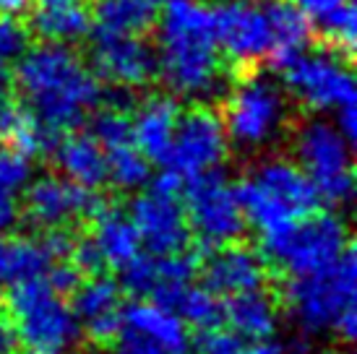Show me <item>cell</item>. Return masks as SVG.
Returning a JSON list of instances; mask_svg holds the SVG:
<instances>
[{
	"label": "cell",
	"mask_w": 357,
	"mask_h": 354,
	"mask_svg": "<svg viewBox=\"0 0 357 354\" xmlns=\"http://www.w3.org/2000/svg\"><path fill=\"white\" fill-rule=\"evenodd\" d=\"M13 91L42 128L66 136L102 102L100 79L60 42H42L16 60Z\"/></svg>",
	"instance_id": "obj_1"
},
{
	"label": "cell",
	"mask_w": 357,
	"mask_h": 354,
	"mask_svg": "<svg viewBox=\"0 0 357 354\" xmlns=\"http://www.w3.org/2000/svg\"><path fill=\"white\" fill-rule=\"evenodd\" d=\"M159 73L169 91L204 99L232 84L214 34V10L199 0H165L159 10Z\"/></svg>",
	"instance_id": "obj_2"
},
{
	"label": "cell",
	"mask_w": 357,
	"mask_h": 354,
	"mask_svg": "<svg viewBox=\"0 0 357 354\" xmlns=\"http://www.w3.org/2000/svg\"><path fill=\"white\" fill-rule=\"evenodd\" d=\"M282 297L303 334L334 331L344 341H352L357 336L355 245H349L334 263L313 274L287 276Z\"/></svg>",
	"instance_id": "obj_3"
},
{
	"label": "cell",
	"mask_w": 357,
	"mask_h": 354,
	"mask_svg": "<svg viewBox=\"0 0 357 354\" xmlns=\"http://www.w3.org/2000/svg\"><path fill=\"white\" fill-rule=\"evenodd\" d=\"M235 187L245 222L258 232H271L318 211V193L292 159H266Z\"/></svg>",
	"instance_id": "obj_4"
},
{
	"label": "cell",
	"mask_w": 357,
	"mask_h": 354,
	"mask_svg": "<svg viewBox=\"0 0 357 354\" xmlns=\"http://www.w3.org/2000/svg\"><path fill=\"white\" fill-rule=\"evenodd\" d=\"M352 237L347 224L328 211H313L271 232H261V247L268 268L284 276L313 274L324 266L334 263L347 247Z\"/></svg>",
	"instance_id": "obj_5"
},
{
	"label": "cell",
	"mask_w": 357,
	"mask_h": 354,
	"mask_svg": "<svg viewBox=\"0 0 357 354\" xmlns=\"http://www.w3.org/2000/svg\"><path fill=\"white\" fill-rule=\"evenodd\" d=\"M8 315L26 354H68L79 344L81 328L68 300L45 276L8 286Z\"/></svg>",
	"instance_id": "obj_6"
},
{
	"label": "cell",
	"mask_w": 357,
	"mask_h": 354,
	"mask_svg": "<svg viewBox=\"0 0 357 354\" xmlns=\"http://www.w3.org/2000/svg\"><path fill=\"white\" fill-rule=\"evenodd\" d=\"M225 136L240 148L266 146L287 128V99L282 88L258 68L232 79L225 107L219 112Z\"/></svg>",
	"instance_id": "obj_7"
},
{
	"label": "cell",
	"mask_w": 357,
	"mask_h": 354,
	"mask_svg": "<svg viewBox=\"0 0 357 354\" xmlns=\"http://www.w3.org/2000/svg\"><path fill=\"white\" fill-rule=\"evenodd\" d=\"M295 157L298 167L307 175L318 193V201L328 206H344L355 193V169L349 144L331 123L305 118L295 125Z\"/></svg>",
	"instance_id": "obj_8"
},
{
	"label": "cell",
	"mask_w": 357,
	"mask_h": 354,
	"mask_svg": "<svg viewBox=\"0 0 357 354\" xmlns=\"http://www.w3.org/2000/svg\"><path fill=\"white\" fill-rule=\"evenodd\" d=\"M180 198H185L190 235L199 237L201 247H217L232 240H243L248 222L235 198V187L222 177L219 169L188 177L183 183Z\"/></svg>",
	"instance_id": "obj_9"
},
{
	"label": "cell",
	"mask_w": 357,
	"mask_h": 354,
	"mask_svg": "<svg viewBox=\"0 0 357 354\" xmlns=\"http://www.w3.org/2000/svg\"><path fill=\"white\" fill-rule=\"evenodd\" d=\"M279 73L289 94L307 109H339L357 102L352 66L324 47L303 49Z\"/></svg>",
	"instance_id": "obj_10"
},
{
	"label": "cell",
	"mask_w": 357,
	"mask_h": 354,
	"mask_svg": "<svg viewBox=\"0 0 357 354\" xmlns=\"http://www.w3.org/2000/svg\"><path fill=\"white\" fill-rule=\"evenodd\" d=\"M188 325L175 310L151 300L123 305L120 325L109 339V354H188Z\"/></svg>",
	"instance_id": "obj_11"
},
{
	"label": "cell",
	"mask_w": 357,
	"mask_h": 354,
	"mask_svg": "<svg viewBox=\"0 0 357 354\" xmlns=\"http://www.w3.org/2000/svg\"><path fill=\"white\" fill-rule=\"evenodd\" d=\"M227 159V136L219 112L211 105L180 109L165 167L175 169L183 180L214 172Z\"/></svg>",
	"instance_id": "obj_12"
},
{
	"label": "cell",
	"mask_w": 357,
	"mask_h": 354,
	"mask_svg": "<svg viewBox=\"0 0 357 354\" xmlns=\"http://www.w3.org/2000/svg\"><path fill=\"white\" fill-rule=\"evenodd\" d=\"M91 73L109 86L139 88L157 79V47L144 34H120L91 26Z\"/></svg>",
	"instance_id": "obj_13"
},
{
	"label": "cell",
	"mask_w": 357,
	"mask_h": 354,
	"mask_svg": "<svg viewBox=\"0 0 357 354\" xmlns=\"http://www.w3.org/2000/svg\"><path fill=\"white\" fill-rule=\"evenodd\" d=\"M214 10V34L225 63L232 68V79L258 68L271 52V31L261 6L253 0L245 3H219Z\"/></svg>",
	"instance_id": "obj_14"
},
{
	"label": "cell",
	"mask_w": 357,
	"mask_h": 354,
	"mask_svg": "<svg viewBox=\"0 0 357 354\" xmlns=\"http://www.w3.org/2000/svg\"><path fill=\"white\" fill-rule=\"evenodd\" d=\"M105 203L97 190L73 183L68 177L47 175L34 180L24 196V214L37 229H70L89 224Z\"/></svg>",
	"instance_id": "obj_15"
},
{
	"label": "cell",
	"mask_w": 357,
	"mask_h": 354,
	"mask_svg": "<svg viewBox=\"0 0 357 354\" xmlns=\"http://www.w3.org/2000/svg\"><path fill=\"white\" fill-rule=\"evenodd\" d=\"M126 211L139 232L141 245L149 247L151 256H169L190 247L193 235L180 196L146 190L144 196L133 198Z\"/></svg>",
	"instance_id": "obj_16"
},
{
	"label": "cell",
	"mask_w": 357,
	"mask_h": 354,
	"mask_svg": "<svg viewBox=\"0 0 357 354\" xmlns=\"http://www.w3.org/2000/svg\"><path fill=\"white\" fill-rule=\"evenodd\" d=\"M199 274L206 289L214 295H238L266 286L271 268L258 253V247L232 240L217 247H201Z\"/></svg>",
	"instance_id": "obj_17"
},
{
	"label": "cell",
	"mask_w": 357,
	"mask_h": 354,
	"mask_svg": "<svg viewBox=\"0 0 357 354\" xmlns=\"http://www.w3.org/2000/svg\"><path fill=\"white\" fill-rule=\"evenodd\" d=\"M73 295V315L79 323L81 334L97 344H107L115 336L123 315V289L115 279L107 274L86 276V282L81 279V284L70 292Z\"/></svg>",
	"instance_id": "obj_18"
},
{
	"label": "cell",
	"mask_w": 357,
	"mask_h": 354,
	"mask_svg": "<svg viewBox=\"0 0 357 354\" xmlns=\"http://www.w3.org/2000/svg\"><path fill=\"white\" fill-rule=\"evenodd\" d=\"M178 115L180 105L169 94H151L136 109V118L130 120V133H133L136 148L149 162H157L165 167Z\"/></svg>",
	"instance_id": "obj_19"
},
{
	"label": "cell",
	"mask_w": 357,
	"mask_h": 354,
	"mask_svg": "<svg viewBox=\"0 0 357 354\" xmlns=\"http://www.w3.org/2000/svg\"><path fill=\"white\" fill-rule=\"evenodd\" d=\"M258 6L264 10L268 31H271V52L266 63L279 70L287 60L310 47V40H313L310 19L292 0H261Z\"/></svg>",
	"instance_id": "obj_20"
},
{
	"label": "cell",
	"mask_w": 357,
	"mask_h": 354,
	"mask_svg": "<svg viewBox=\"0 0 357 354\" xmlns=\"http://www.w3.org/2000/svg\"><path fill=\"white\" fill-rule=\"evenodd\" d=\"M225 323L243 341H266L277 334L279 305L266 289H248L229 295L225 302Z\"/></svg>",
	"instance_id": "obj_21"
},
{
	"label": "cell",
	"mask_w": 357,
	"mask_h": 354,
	"mask_svg": "<svg viewBox=\"0 0 357 354\" xmlns=\"http://www.w3.org/2000/svg\"><path fill=\"white\" fill-rule=\"evenodd\" d=\"M89 229H91L89 235L94 240L97 250H100L102 261L109 268H120V266L128 263L133 256L141 253L139 232H136V226L130 222L128 211H123L118 206H109L107 201L91 217Z\"/></svg>",
	"instance_id": "obj_22"
},
{
	"label": "cell",
	"mask_w": 357,
	"mask_h": 354,
	"mask_svg": "<svg viewBox=\"0 0 357 354\" xmlns=\"http://www.w3.org/2000/svg\"><path fill=\"white\" fill-rule=\"evenodd\" d=\"M52 157L58 159L60 169L73 183L89 190H100L102 185H107V157L91 133H79V130L66 133L58 141Z\"/></svg>",
	"instance_id": "obj_23"
},
{
	"label": "cell",
	"mask_w": 357,
	"mask_h": 354,
	"mask_svg": "<svg viewBox=\"0 0 357 354\" xmlns=\"http://www.w3.org/2000/svg\"><path fill=\"white\" fill-rule=\"evenodd\" d=\"M31 37L40 42H73L86 37L91 29V13L86 0H66L52 6H34L26 24Z\"/></svg>",
	"instance_id": "obj_24"
},
{
	"label": "cell",
	"mask_w": 357,
	"mask_h": 354,
	"mask_svg": "<svg viewBox=\"0 0 357 354\" xmlns=\"http://www.w3.org/2000/svg\"><path fill=\"white\" fill-rule=\"evenodd\" d=\"M165 0H91V26L120 34H149Z\"/></svg>",
	"instance_id": "obj_25"
},
{
	"label": "cell",
	"mask_w": 357,
	"mask_h": 354,
	"mask_svg": "<svg viewBox=\"0 0 357 354\" xmlns=\"http://www.w3.org/2000/svg\"><path fill=\"white\" fill-rule=\"evenodd\" d=\"M50 256L40 240L29 237H0V286H13L26 279H37L50 271Z\"/></svg>",
	"instance_id": "obj_26"
},
{
	"label": "cell",
	"mask_w": 357,
	"mask_h": 354,
	"mask_svg": "<svg viewBox=\"0 0 357 354\" xmlns=\"http://www.w3.org/2000/svg\"><path fill=\"white\" fill-rule=\"evenodd\" d=\"M169 310H175L183 323L193 325L199 331L217 328L225 323V302L219 300V295H214L204 284L196 286L193 282L188 286H183V292L175 297Z\"/></svg>",
	"instance_id": "obj_27"
},
{
	"label": "cell",
	"mask_w": 357,
	"mask_h": 354,
	"mask_svg": "<svg viewBox=\"0 0 357 354\" xmlns=\"http://www.w3.org/2000/svg\"><path fill=\"white\" fill-rule=\"evenodd\" d=\"M316 24H318V47L334 52V55H339V58L347 60L349 66H352L355 63V45H357V16L352 0H347L344 6H339L337 10L326 13Z\"/></svg>",
	"instance_id": "obj_28"
},
{
	"label": "cell",
	"mask_w": 357,
	"mask_h": 354,
	"mask_svg": "<svg viewBox=\"0 0 357 354\" xmlns=\"http://www.w3.org/2000/svg\"><path fill=\"white\" fill-rule=\"evenodd\" d=\"M105 157H107V183H112L118 190H136L149 183V159L141 154L133 141L105 148Z\"/></svg>",
	"instance_id": "obj_29"
},
{
	"label": "cell",
	"mask_w": 357,
	"mask_h": 354,
	"mask_svg": "<svg viewBox=\"0 0 357 354\" xmlns=\"http://www.w3.org/2000/svg\"><path fill=\"white\" fill-rule=\"evenodd\" d=\"M120 289H128L133 297H151L157 286V256L139 253L126 266H120Z\"/></svg>",
	"instance_id": "obj_30"
},
{
	"label": "cell",
	"mask_w": 357,
	"mask_h": 354,
	"mask_svg": "<svg viewBox=\"0 0 357 354\" xmlns=\"http://www.w3.org/2000/svg\"><path fill=\"white\" fill-rule=\"evenodd\" d=\"M91 136L100 141L102 148H112L120 144H130L133 133H130V115L123 109L105 107L91 115Z\"/></svg>",
	"instance_id": "obj_31"
},
{
	"label": "cell",
	"mask_w": 357,
	"mask_h": 354,
	"mask_svg": "<svg viewBox=\"0 0 357 354\" xmlns=\"http://www.w3.org/2000/svg\"><path fill=\"white\" fill-rule=\"evenodd\" d=\"M29 40L31 34L26 24H21V19L0 16V73H6L26 52Z\"/></svg>",
	"instance_id": "obj_32"
},
{
	"label": "cell",
	"mask_w": 357,
	"mask_h": 354,
	"mask_svg": "<svg viewBox=\"0 0 357 354\" xmlns=\"http://www.w3.org/2000/svg\"><path fill=\"white\" fill-rule=\"evenodd\" d=\"M29 177H31L29 157H24V154L13 151V148H6V146L0 148V185L21 193L26 187V183H29Z\"/></svg>",
	"instance_id": "obj_33"
},
{
	"label": "cell",
	"mask_w": 357,
	"mask_h": 354,
	"mask_svg": "<svg viewBox=\"0 0 357 354\" xmlns=\"http://www.w3.org/2000/svg\"><path fill=\"white\" fill-rule=\"evenodd\" d=\"M199 354H232L243 344V339L232 334V331H222V328H206L199 334Z\"/></svg>",
	"instance_id": "obj_34"
},
{
	"label": "cell",
	"mask_w": 357,
	"mask_h": 354,
	"mask_svg": "<svg viewBox=\"0 0 357 354\" xmlns=\"http://www.w3.org/2000/svg\"><path fill=\"white\" fill-rule=\"evenodd\" d=\"M16 190L0 185V237L13 232V226L19 224V201H16Z\"/></svg>",
	"instance_id": "obj_35"
},
{
	"label": "cell",
	"mask_w": 357,
	"mask_h": 354,
	"mask_svg": "<svg viewBox=\"0 0 357 354\" xmlns=\"http://www.w3.org/2000/svg\"><path fill=\"white\" fill-rule=\"evenodd\" d=\"M295 6H298L303 13H305L307 19H324L326 13H331V10H337L339 6H344L347 0H292Z\"/></svg>",
	"instance_id": "obj_36"
},
{
	"label": "cell",
	"mask_w": 357,
	"mask_h": 354,
	"mask_svg": "<svg viewBox=\"0 0 357 354\" xmlns=\"http://www.w3.org/2000/svg\"><path fill=\"white\" fill-rule=\"evenodd\" d=\"M337 130L344 136L349 146H355V138H357V112L355 105H344V107L337 109Z\"/></svg>",
	"instance_id": "obj_37"
},
{
	"label": "cell",
	"mask_w": 357,
	"mask_h": 354,
	"mask_svg": "<svg viewBox=\"0 0 357 354\" xmlns=\"http://www.w3.org/2000/svg\"><path fill=\"white\" fill-rule=\"evenodd\" d=\"M16 346H19V339H16L13 321H10L8 313L0 310V354H13Z\"/></svg>",
	"instance_id": "obj_38"
},
{
	"label": "cell",
	"mask_w": 357,
	"mask_h": 354,
	"mask_svg": "<svg viewBox=\"0 0 357 354\" xmlns=\"http://www.w3.org/2000/svg\"><path fill=\"white\" fill-rule=\"evenodd\" d=\"M232 354H284V349L279 344H271L266 339V341H248V344L243 341Z\"/></svg>",
	"instance_id": "obj_39"
},
{
	"label": "cell",
	"mask_w": 357,
	"mask_h": 354,
	"mask_svg": "<svg viewBox=\"0 0 357 354\" xmlns=\"http://www.w3.org/2000/svg\"><path fill=\"white\" fill-rule=\"evenodd\" d=\"M34 8V0H0V16H13L21 19L24 13Z\"/></svg>",
	"instance_id": "obj_40"
},
{
	"label": "cell",
	"mask_w": 357,
	"mask_h": 354,
	"mask_svg": "<svg viewBox=\"0 0 357 354\" xmlns=\"http://www.w3.org/2000/svg\"><path fill=\"white\" fill-rule=\"evenodd\" d=\"M284 354H303L300 349H284Z\"/></svg>",
	"instance_id": "obj_41"
},
{
	"label": "cell",
	"mask_w": 357,
	"mask_h": 354,
	"mask_svg": "<svg viewBox=\"0 0 357 354\" xmlns=\"http://www.w3.org/2000/svg\"><path fill=\"white\" fill-rule=\"evenodd\" d=\"M334 354H352V352H334Z\"/></svg>",
	"instance_id": "obj_42"
}]
</instances>
